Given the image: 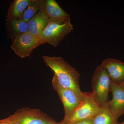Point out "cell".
<instances>
[{
  "label": "cell",
  "instance_id": "cell-1",
  "mask_svg": "<svg viewBox=\"0 0 124 124\" xmlns=\"http://www.w3.org/2000/svg\"><path fill=\"white\" fill-rule=\"evenodd\" d=\"M44 62L54 72L60 85L71 90L78 96L82 97L83 92L79 85L80 74L78 71L71 66L60 57H42Z\"/></svg>",
  "mask_w": 124,
  "mask_h": 124
},
{
  "label": "cell",
  "instance_id": "cell-2",
  "mask_svg": "<svg viewBox=\"0 0 124 124\" xmlns=\"http://www.w3.org/2000/svg\"><path fill=\"white\" fill-rule=\"evenodd\" d=\"M111 80L107 71L101 65L95 69L91 80L93 97L100 106L109 102Z\"/></svg>",
  "mask_w": 124,
  "mask_h": 124
},
{
  "label": "cell",
  "instance_id": "cell-3",
  "mask_svg": "<svg viewBox=\"0 0 124 124\" xmlns=\"http://www.w3.org/2000/svg\"><path fill=\"white\" fill-rule=\"evenodd\" d=\"M70 19L63 23L50 22L39 37L45 43L57 47L64 37L73 30Z\"/></svg>",
  "mask_w": 124,
  "mask_h": 124
},
{
  "label": "cell",
  "instance_id": "cell-4",
  "mask_svg": "<svg viewBox=\"0 0 124 124\" xmlns=\"http://www.w3.org/2000/svg\"><path fill=\"white\" fill-rule=\"evenodd\" d=\"M100 108L91 93L83 92L82 101L68 118L67 122L68 124H71L90 119L95 116Z\"/></svg>",
  "mask_w": 124,
  "mask_h": 124
},
{
  "label": "cell",
  "instance_id": "cell-5",
  "mask_svg": "<svg viewBox=\"0 0 124 124\" xmlns=\"http://www.w3.org/2000/svg\"><path fill=\"white\" fill-rule=\"evenodd\" d=\"M52 84L53 88L57 93L63 105L64 119L67 120L79 106L82 101V97L78 96L71 90L61 86L54 75L52 79Z\"/></svg>",
  "mask_w": 124,
  "mask_h": 124
},
{
  "label": "cell",
  "instance_id": "cell-6",
  "mask_svg": "<svg viewBox=\"0 0 124 124\" xmlns=\"http://www.w3.org/2000/svg\"><path fill=\"white\" fill-rule=\"evenodd\" d=\"M16 124H58L53 118L39 109L29 107L18 109L13 115Z\"/></svg>",
  "mask_w": 124,
  "mask_h": 124
},
{
  "label": "cell",
  "instance_id": "cell-7",
  "mask_svg": "<svg viewBox=\"0 0 124 124\" xmlns=\"http://www.w3.org/2000/svg\"><path fill=\"white\" fill-rule=\"evenodd\" d=\"M10 48L16 54L22 58L29 57L34 49L45 44L39 37L28 32L12 39Z\"/></svg>",
  "mask_w": 124,
  "mask_h": 124
},
{
  "label": "cell",
  "instance_id": "cell-8",
  "mask_svg": "<svg viewBox=\"0 0 124 124\" xmlns=\"http://www.w3.org/2000/svg\"><path fill=\"white\" fill-rule=\"evenodd\" d=\"M40 10L48 16L50 22L63 23L70 19V15L54 0H40Z\"/></svg>",
  "mask_w": 124,
  "mask_h": 124
},
{
  "label": "cell",
  "instance_id": "cell-9",
  "mask_svg": "<svg viewBox=\"0 0 124 124\" xmlns=\"http://www.w3.org/2000/svg\"><path fill=\"white\" fill-rule=\"evenodd\" d=\"M110 92L112 95V99L108 104L112 113L116 119L124 114V89L119 85L112 82Z\"/></svg>",
  "mask_w": 124,
  "mask_h": 124
},
{
  "label": "cell",
  "instance_id": "cell-10",
  "mask_svg": "<svg viewBox=\"0 0 124 124\" xmlns=\"http://www.w3.org/2000/svg\"><path fill=\"white\" fill-rule=\"evenodd\" d=\"M101 65L106 69L112 82L119 85L124 81V63L114 59L107 58Z\"/></svg>",
  "mask_w": 124,
  "mask_h": 124
},
{
  "label": "cell",
  "instance_id": "cell-11",
  "mask_svg": "<svg viewBox=\"0 0 124 124\" xmlns=\"http://www.w3.org/2000/svg\"><path fill=\"white\" fill-rule=\"evenodd\" d=\"M48 16L41 10L28 22V32L39 37L49 23Z\"/></svg>",
  "mask_w": 124,
  "mask_h": 124
},
{
  "label": "cell",
  "instance_id": "cell-12",
  "mask_svg": "<svg viewBox=\"0 0 124 124\" xmlns=\"http://www.w3.org/2000/svg\"><path fill=\"white\" fill-rule=\"evenodd\" d=\"M7 29L11 40L18 36L22 35L28 32V22L22 19H10L6 20Z\"/></svg>",
  "mask_w": 124,
  "mask_h": 124
},
{
  "label": "cell",
  "instance_id": "cell-13",
  "mask_svg": "<svg viewBox=\"0 0 124 124\" xmlns=\"http://www.w3.org/2000/svg\"><path fill=\"white\" fill-rule=\"evenodd\" d=\"M93 124H117V120L107 104L100 106L99 110L92 119Z\"/></svg>",
  "mask_w": 124,
  "mask_h": 124
},
{
  "label": "cell",
  "instance_id": "cell-14",
  "mask_svg": "<svg viewBox=\"0 0 124 124\" xmlns=\"http://www.w3.org/2000/svg\"><path fill=\"white\" fill-rule=\"evenodd\" d=\"M31 0H14L10 4L7 11V19H19L27 7Z\"/></svg>",
  "mask_w": 124,
  "mask_h": 124
},
{
  "label": "cell",
  "instance_id": "cell-15",
  "mask_svg": "<svg viewBox=\"0 0 124 124\" xmlns=\"http://www.w3.org/2000/svg\"><path fill=\"white\" fill-rule=\"evenodd\" d=\"M40 7V0H31L20 19L28 22L38 13Z\"/></svg>",
  "mask_w": 124,
  "mask_h": 124
},
{
  "label": "cell",
  "instance_id": "cell-16",
  "mask_svg": "<svg viewBox=\"0 0 124 124\" xmlns=\"http://www.w3.org/2000/svg\"><path fill=\"white\" fill-rule=\"evenodd\" d=\"M0 124H16V123L13 115H12L7 118L1 120Z\"/></svg>",
  "mask_w": 124,
  "mask_h": 124
},
{
  "label": "cell",
  "instance_id": "cell-17",
  "mask_svg": "<svg viewBox=\"0 0 124 124\" xmlns=\"http://www.w3.org/2000/svg\"><path fill=\"white\" fill-rule=\"evenodd\" d=\"M67 124H93V122H92V120L91 119H90L75 122V123H73V124H68L67 123Z\"/></svg>",
  "mask_w": 124,
  "mask_h": 124
},
{
  "label": "cell",
  "instance_id": "cell-18",
  "mask_svg": "<svg viewBox=\"0 0 124 124\" xmlns=\"http://www.w3.org/2000/svg\"><path fill=\"white\" fill-rule=\"evenodd\" d=\"M58 124H67V122L66 120L63 119L60 122H59Z\"/></svg>",
  "mask_w": 124,
  "mask_h": 124
},
{
  "label": "cell",
  "instance_id": "cell-19",
  "mask_svg": "<svg viewBox=\"0 0 124 124\" xmlns=\"http://www.w3.org/2000/svg\"><path fill=\"white\" fill-rule=\"evenodd\" d=\"M119 85L122 87V88L124 89V81L122 82L121 84Z\"/></svg>",
  "mask_w": 124,
  "mask_h": 124
},
{
  "label": "cell",
  "instance_id": "cell-20",
  "mask_svg": "<svg viewBox=\"0 0 124 124\" xmlns=\"http://www.w3.org/2000/svg\"><path fill=\"white\" fill-rule=\"evenodd\" d=\"M117 124H124V122H122V123H117Z\"/></svg>",
  "mask_w": 124,
  "mask_h": 124
},
{
  "label": "cell",
  "instance_id": "cell-21",
  "mask_svg": "<svg viewBox=\"0 0 124 124\" xmlns=\"http://www.w3.org/2000/svg\"><path fill=\"white\" fill-rule=\"evenodd\" d=\"M1 120H0V121H1Z\"/></svg>",
  "mask_w": 124,
  "mask_h": 124
}]
</instances>
